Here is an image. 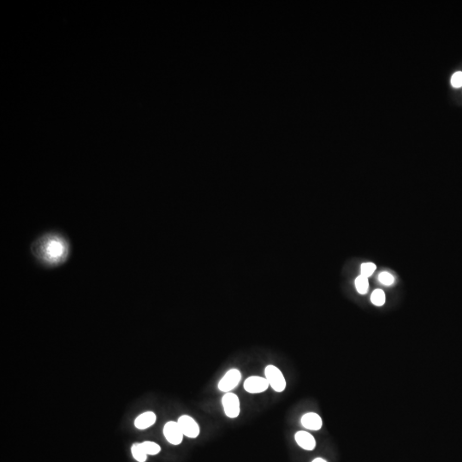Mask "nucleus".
I'll use <instances>...</instances> for the list:
<instances>
[{"instance_id": "1", "label": "nucleus", "mask_w": 462, "mask_h": 462, "mask_svg": "<svg viewBox=\"0 0 462 462\" xmlns=\"http://www.w3.org/2000/svg\"><path fill=\"white\" fill-rule=\"evenodd\" d=\"M31 254L45 267H57L64 265L69 259L71 246L68 240L57 232H48L32 242Z\"/></svg>"}, {"instance_id": "2", "label": "nucleus", "mask_w": 462, "mask_h": 462, "mask_svg": "<svg viewBox=\"0 0 462 462\" xmlns=\"http://www.w3.org/2000/svg\"><path fill=\"white\" fill-rule=\"evenodd\" d=\"M265 376L269 385L276 392H283L286 388V380L284 374L273 365H269L265 367Z\"/></svg>"}, {"instance_id": "3", "label": "nucleus", "mask_w": 462, "mask_h": 462, "mask_svg": "<svg viewBox=\"0 0 462 462\" xmlns=\"http://www.w3.org/2000/svg\"><path fill=\"white\" fill-rule=\"evenodd\" d=\"M241 380V373L238 369L229 370L225 373V376L219 381V389L220 391L229 393L233 390L240 382Z\"/></svg>"}, {"instance_id": "4", "label": "nucleus", "mask_w": 462, "mask_h": 462, "mask_svg": "<svg viewBox=\"0 0 462 462\" xmlns=\"http://www.w3.org/2000/svg\"><path fill=\"white\" fill-rule=\"evenodd\" d=\"M222 404L225 413L231 419L237 418L240 414V400L234 393H225L222 398Z\"/></svg>"}, {"instance_id": "5", "label": "nucleus", "mask_w": 462, "mask_h": 462, "mask_svg": "<svg viewBox=\"0 0 462 462\" xmlns=\"http://www.w3.org/2000/svg\"><path fill=\"white\" fill-rule=\"evenodd\" d=\"M163 436L167 442L172 445H179L183 440V432L178 423L175 421H169L163 427Z\"/></svg>"}, {"instance_id": "6", "label": "nucleus", "mask_w": 462, "mask_h": 462, "mask_svg": "<svg viewBox=\"0 0 462 462\" xmlns=\"http://www.w3.org/2000/svg\"><path fill=\"white\" fill-rule=\"evenodd\" d=\"M177 423L182 429L185 437L194 439V438H198V436L200 435V426L191 416H181Z\"/></svg>"}, {"instance_id": "7", "label": "nucleus", "mask_w": 462, "mask_h": 462, "mask_svg": "<svg viewBox=\"0 0 462 462\" xmlns=\"http://www.w3.org/2000/svg\"><path fill=\"white\" fill-rule=\"evenodd\" d=\"M268 381L265 378L252 376L247 378L244 382V389L250 394H259L266 391L269 388Z\"/></svg>"}, {"instance_id": "8", "label": "nucleus", "mask_w": 462, "mask_h": 462, "mask_svg": "<svg viewBox=\"0 0 462 462\" xmlns=\"http://www.w3.org/2000/svg\"><path fill=\"white\" fill-rule=\"evenodd\" d=\"M297 444L303 450L311 451L316 448V440L310 433L307 431H298L295 436Z\"/></svg>"}, {"instance_id": "9", "label": "nucleus", "mask_w": 462, "mask_h": 462, "mask_svg": "<svg viewBox=\"0 0 462 462\" xmlns=\"http://www.w3.org/2000/svg\"><path fill=\"white\" fill-rule=\"evenodd\" d=\"M302 425L308 430L318 431L322 428L323 422L320 416L317 413H308L302 416Z\"/></svg>"}, {"instance_id": "10", "label": "nucleus", "mask_w": 462, "mask_h": 462, "mask_svg": "<svg viewBox=\"0 0 462 462\" xmlns=\"http://www.w3.org/2000/svg\"><path fill=\"white\" fill-rule=\"evenodd\" d=\"M156 414L154 412L148 411L142 413L135 420V426L138 430H146L151 427L156 422Z\"/></svg>"}, {"instance_id": "11", "label": "nucleus", "mask_w": 462, "mask_h": 462, "mask_svg": "<svg viewBox=\"0 0 462 462\" xmlns=\"http://www.w3.org/2000/svg\"><path fill=\"white\" fill-rule=\"evenodd\" d=\"M131 454L134 459L138 462H146L148 459V455L142 448V444H133L131 447Z\"/></svg>"}, {"instance_id": "12", "label": "nucleus", "mask_w": 462, "mask_h": 462, "mask_svg": "<svg viewBox=\"0 0 462 462\" xmlns=\"http://www.w3.org/2000/svg\"><path fill=\"white\" fill-rule=\"evenodd\" d=\"M142 448L148 456H156L160 453L161 447L156 443L146 441L142 444Z\"/></svg>"}, {"instance_id": "13", "label": "nucleus", "mask_w": 462, "mask_h": 462, "mask_svg": "<svg viewBox=\"0 0 462 462\" xmlns=\"http://www.w3.org/2000/svg\"><path fill=\"white\" fill-rule=\"evenodd\" d=\"M355 287H356V290H357L358 292L361 294V295L367 294V291H368V289H369L368 278L364 277L362 275L359 276V277L356 278V280H355Z\"/></svg>"}, {"instance_id": "14", "label": "nucleus", "mask_w": 462, "mask_h": 462, "mask_svg": "<svg viewBox=\"0 0 462 462\" xmlns=\"http://www.w3.org/2000/svg\"><path fill=\"white\" fill-rule=\"evenodd\" d=\"M371 301L373 304L378 307H381L385 303V294L383 290H376L373 291L371 296Z\"/></svg>"}, {"instance_id": "15", "label": "nucleus", "mask_w": 462, "mask_h": 462, "mask_svg": "<svg viewBox=\"0 0 462 462\" xmlns=\"http://www.w3.org/2000/svg\"><path fill=\"white\" fill-rule=\"evenodd\" d=\"M376 265L373 263H365L361 265V275L368 278L376 271Z\"/></svg>"}, {"instance_id": "16", "label": "nucleus", "mask_w": 462, "mask_h": 462, "mask_svg": "<svg viewBox=\"0 0 462 462\" xmlns=\"http://www.w3.org/2000/svg\"><path fill=\"white\" fill-rule=\"evenodd\" d=\"M379 281L383 284L388 286V285H391L394 283V277L390 273L385 271V272H382L379 275Z\"/></svg>"}, {"instance_id": "17", "label": "nucleus", "mask_w": 462, "mask_h": 462, "mask_svg": "<svg viewBox=\"0 0 462 462\" xmlns=\"http://www.w3.org/2000/svg\"><path fill=\"white\" fill-rule=\"evenodd\" d=\"M451 84L454 87L459 88L462 86V71H457L451 77Z\"/></svg>"}, {"instance_id": "18", "label": "nucleus", "mask_w": 462, "mask_h": 462, "mask_svg": "<svg viewBox=\"0 0 462 462\" xmlns=\"http://www.w3.org/2000/svg\"><path fill=\"white\" fill-rule=\"evenodd\" d=\"M311 462H327L325 460L322 459V458H316V459L313 460Z\"/></svg>"}]
</instances>
